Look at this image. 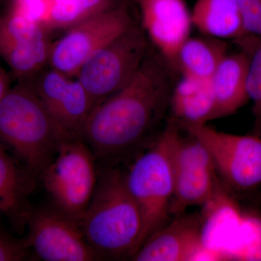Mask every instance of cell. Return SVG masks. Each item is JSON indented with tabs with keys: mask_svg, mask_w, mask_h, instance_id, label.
I'll return each instance as SVG.
<instances>
[{
	"mask_svg": "<svg viewBox=\"0 0 261 261\" xmlns=\"http://www.w3.org/2000/svg\"><path fill=\"white\" fill-rule=\"evenodd\" d=\"M5 1V0H0V3H3V2Z\"/></svg>",
	"mask_w": 261,
	"mask_h": 261,
	"instance_id": "obj_28",
	"label": "cell"
},
{
	"mask_svg": "<svg viewBox=\"0 0 261 261\" xmlns=\"http://www.w3.org/2000/svg\"><path fill=\"white\" fill-rule=\"evenodd\" d=\"M6 1L8 2V6L24 18L28 19L33 23L42 25L47 29L46 25L50 13L51 0H6Z\"/></svg>",
	"mask_w": 261,
	"mask_h": 261,
	"instance_id": "obj_24",
	"label": "cell"
},
{
	"mask_svg": "<svg viewBox=\"0 0 261 261\" xmlns=\"http://www.w3.org/2000/svg\"><path fill=\"white\" fill-rule=\"evenodd\" d=\"M25 247H27L25 243L20 245L0 237V260H15L23 258Z\"/></svg>",
	"mask_w": 261,
	"mask_h": 261,
	"instance_id": "obj_25",
	"label": "cell"
},
{
	"mask_svg": "<svg viewBox=\"0 0 261 261\" xmlns=\"http://www.w3.org/2000/svg\"><path fill=\"white\" fill-rule=\"evenodd\" d=\"M149 48V42L140 22L94 51L75 78L96 105L123 88L140 68Z\"/></svg>",
	"mask_w": 261,
	"mask_h": 261,
	"instance_id": "obj_6",
	"label": "cell"
},
{
	"mask_svg": "<svg viewBox=\"0 0 261 261\" xmlns=\"http://www.w3.org/2000/svg\"><path fill=\"white\" fill-rule=\"evenodd\" d=\"M179 125L203 144L229 188L245 192L260 186L261 137L226 133L207 124Z\"/></svg>",
	"mask_w": 261,
	"mask_h": 261,
	"instance_id": "obj_8",
	"label": "cell"
},
{
	"mask_svg": "<svg viewBox=\"0 0 261 261\" xmlns=\"http://www.w3.org/2000/svg\"><path fill=\"white\" fill-rule=\"evenodd\" d=\"M248 56L240 50L227 53L211 78L214 120L230 116L250 100L247 90Z\"/></svg>",
	"mask_w": 261,
	"mask_h": 261,
	"instance_id": "obj_15",
	"label": "cell"
},
{
	"mask_svg": "<svg viewBox=\"0 0 261 261\" xmlns=\"http://www.w3.org/2000/svg\"><path fill=\"white\" fill-rule=\"evenodd\" d=\"M95 162L83 138L69 139L60 144L40 175L56 208L80 224L97 185Z\"/></svg>",
	"mask_w": 261,
	"mask_h": 261,
	"instance_id": "obj_5",
	"label": "cell"
},
{
	"mask_svg": "<svg viewBox=\"0 0 261 261\" xmlns=\"http://www.w3.org/2000/svg\"><path fill=\"white\" fill-rule=\"evenodd\" d=\"M210 251L204 243L203 224L199 216L183 213L149 236L132 260H195Z\"/></svg>",
	"mask_w": 261,
	"mask_h": 261,
	"instance_id": "obj_14",
	"label": "cell"
},
{
	"mask_svg": "<svg viewBox=\"0 0 261 261\" xmlns=\"http://www.w3.org/2000/svg\"><path fill=\"white\" fill-rule=\"evenodd\" d=\"M230 257L240 260H261V216H243V224Z\"/></svg>",
	"mask_w": 261,
	"mask_h": 261,
	"instance_id": "obj_21",
	"label": "cell"
},
{
	"mask_svg": "<svg viewBox=\"0 0 261 261\" xmlns=\"http://www.w3.org/2000/svg\"><path fill=\"white\" fill-rule=\"evenodd\" d=\"M180 128L177 121L169 118L126 173L127 186L140 208L142 221L134 255L149 236L170 221L174 185L171 153Z\"/></svg>",
	"mask_w": 261,
	"mask_h": 261,
	"instance_id": "obj_4",
	"label": "cell"
},
{
	"mask_svg": "<svg viewBox=\"0 0 261 261\" xmlns=\"http://www.w3.org/2000/svg\"><path fill=\"white\" fill-rule=\"evenodd\" d=\"M243 23V37L237 42L245 49L261 40V0H238Z\"/></svg>",
	"mask_w": 261,
	"mask_h": 261,
	"instance_id": "obj_23",
	"label": "cell"
},
{
	"mask_svg": "<svg viewBox=\"0 0 261 261\" xmlns=\"http://www.w3.org/2000/svg\"><path fill=\"white\" fill-rule=\"evenodd\" d=\"M132 3L106 10L65 31L51 43L49 66L75 78L80 67L94 51L137 20L130 10Z\"/></svg>",
	"mask_w": 261,
	"mask_h": 261,
	"instance_id": "obj_9",
	"label": "cell"
},
{
	"mask_svg": "<svg viewBox=\"0 0 261 261\" xmlns=\"http://www.w3.org/2000/svg\"><path fill=\"white\" fill-rule=\"evenodd\" d=\"M253 135L261 137V116L255 118V126H254Z\"/></svg>",
	"mask_w": 261,
	"mask_h": 261,
	"instance_id": "obj_27",
	"label": "cell"
},
{
	"mask_svg": "<svg viewBox=\"0 0 261 261\" xmlns=\"http://www.w3.org/2000/svg\"><path fill=\"white\" fill-rule=\"evenodd\" d=\"M227 53L225 41L190 36L178 49L173 69L181 75L210 80Z\"/></svg>",
	"mask_w": 261,
	"mask_h": 261,
	"instance_id": "obj_19",
	"label": "cell"
},
{
	"mask_svg": "<svg viewBox=\"0 0 261 261\" xmlns=\"http://www.w3.org/2000/svg\"><path fill=\"white\" fill-rule=\"evenodd\" d=\"M140 13V25L149 42L173 69L183 43L190 37L191 12L185 0H134Z\"/></svg>",
	"mask_w": 261,
	"mask_h": 261,
	"instance_id": "obj_13",
	"label": "cell"
},
{
	"mask_svg": "<svg viewBox=\"0 0 261 261\" xmlns=\"http://www.w3.org/2000/svg\"><path fill=\"white\" fill-rule=\"evenodd\" d=\"M134 0H51L46 28L50 34L66 31L94 15Z\"/></svg>",
	"mask_w": 261,
	"mask_h": 261,
	"instance_id": "obj_20",
	"label": "cell"
},
{
	"mask_svg": "<svg viewBox=\"0 0 261 261\" xmlns=\"http://www.w3.org/2000/svg\"><path fill=\"white\" fill-rule=\"evenodd\" d=\"M25 82L37 94L67 139L83 138L95 103L76 79L48 65Z\"/></svg>",
	"mask_w": 261,
	"mask_h": 261,
	"instance_id": "obj_10",
	"label": "cell"
},
{
	"mask_svg": "<svg viewBox=\"0 0 261 261\" xmlns=\"http://www.w3.org/2000/svg\"><path fill=\"white\" fill-rule=\"evenodd\" d=\"M168 68L159 53L149 47L129 82L94 106L83 138L96 161L113 167L159 135L154 130L169 111L173 87Z\"/></svg>",
	"mask_w": 261,
	"mask_h": 261,
	"instance_id": "obj_1",
	"label": "cell"
},
{
	"mask_svg": "<svg viewBox=\"0 0 261 261\" xmlns=\"http://www.w3.org/2000/svg\"><path fill=\"white\" fill-rule=\"evenodd\" d=\"M25 240L39 258L45 261L99 260L84 238L80 224L58 209H31Z\"/></svg>",
	"mask_w": 261,
	"mask_h": 261,
	"instance_id": "obj_11",
	"label": "cell"
},
{
	"mask_svg": "<svg viewBox=\"0 0 261 261\" xmlns=\"http://www.w3.org/2000/svg\"><path fill=\"white\" fill-rule=\"evenodd\" d=\"M12 80L13 79H12L11 75L5 71L0 63V102L11 88L10 84H11Z\"/></svg>",
	"mask_w": 261,
	"mask_h": 261,
	"instance_id": "obj_26",
	"label": "cell"
},
{
	"mask_svg": "<svg viewBox=\"0 0 261 261\" xmlns=\"http://www.w3.org/2000/svg\"><path fill=\"white\" fill-rule=\"evenodd\" d=\"M51 43L42 25L13 12L0 14V58L17 82L30 80L49 65Z\"/></svg>",
	"mask_w": 261,
	"mask_h": 261,
	"instance_id": "obj_12",
	"label": "cell"
},
{
	"mask_svg": "<svg viewBox=\"0 0 261 261\" xmlns=\"http://www.w3.org/2000/svg\"><path fill=\"white\" fill-rule=\"evenodd\" d=\"M142 216L128 190L126 173L104 168L80 226L84 238L101 258H132L142 230Z\"/></svg>",
	"mask_w": 261,
	"mask_h": 261,
	"instance_id": "obj_2",
	"label": "cell"
},
{
	"mask_svg": "<svg viewBox=\"0 0 261 261\" xmlns=\"http://www.w3.org/2000/svg\"><path fill=\"white\" fill-rule=\"evenodd\" d=\"M69 140L27 82H17L0 102V142L23 162L33 181Z\"/></svg>",
	"mask_w": 261,
	"mask_h": 261,
	"instance_id": "obj_3",
	"label": "cell"
},
{
	"mask_svg": "<svg viewBox=\"0 0 261 261\" xmlns=\"http://www.w3.org/2000/svg\"><path fill=\"white\" fill-rule=\"evenodd\" d=\"M169 111L181 125L207 124L214 120L215 102L210 80L181 75L173 85Z\"/></svg>",
	"mask_w": 261,
	"mask_h": 261,
	"instance_id": "obj_16",
	"label": "cell"
},
{
	"mask_svg": "<svg viewBox=\"0 0 261 261\" xmlns=\"http://www.w3.org/2000/svg\"><path fill=\"white\" fill-rule=\"evenodd\" d=\"M243 51L248 56L247 90L255 118L261 116V40Z\"/></svg>",
	"mask_w": 261,
	"mask_h": 261,
	"instance_id": "obj_22",
	"label": "cell"
},
{
	"mask_svg": "<svg viewBox=\"0 0 261 261\" xmlns=\"http://www.w3.org/2000/svg\"><path fill=\"white\" fill-rule=\"evenodd\" d=\"M186 134L182 135L181 127L173 142L171 216L183 214L191 206L210 204L221 193L219 174L210 152L200 140Z\"/></svg>",
	"mask_w": 261,
	"mask_h": 261,
	"instance_id": "obj_7",
	"label": "cell"
},
{
	"mask_svg": "<svg viewBox=\"0 0 261 261\" xmlns=\"http://www.w3.org/2000/svg\"><path fill=\"white\" fill-rule=\"evenodd\" d=\"M32 182L27 171H20L0 142V213L15 226L27 224L31 208L25 197Z\"/></svg>",
	"mask_w": 261,
	"mask_h": 261,
	"instance_id": "obj_18",
	"label": "cell"
},
{
	"mask_svg": "<svg viewBox=\"0 0 261 261\" xmlns=\"http://www.w3.org/2000/svg\"><path fill=\"white\" fill-rule=\"evenodd\" d=\"M191 16L192 25L203 35L234 42L243 37L238 0H197Z\"/></svg>",
	"mask_w": 261,
	"mask_h": 261,
	"instance_id": "obj_17",
	"label": "cell"
}]
</instances>
